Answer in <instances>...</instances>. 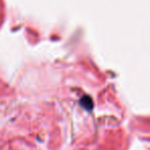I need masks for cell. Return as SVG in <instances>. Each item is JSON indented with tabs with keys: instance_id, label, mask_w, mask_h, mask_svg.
I'll return each mask as SVG.
<instances>
[{
	"instance_id": "6da1fadb",
	"label": "cell",
	"mask_w": 150,
	"mask_h": 150,
	"mask_svg": "<svg viewBox=\"0 0 150 150\" xmlns=\"http://www.w3.org/2000/svg\"><path fill=\"white\" fill-rule=\"evenodd\" d=\"M80 103H81V105L86 109V110H88V111L92 110V108H93V101H92V99H91V97H89V96L82 97L81 100H80Z\"/></svg>"
}]
</instances>
